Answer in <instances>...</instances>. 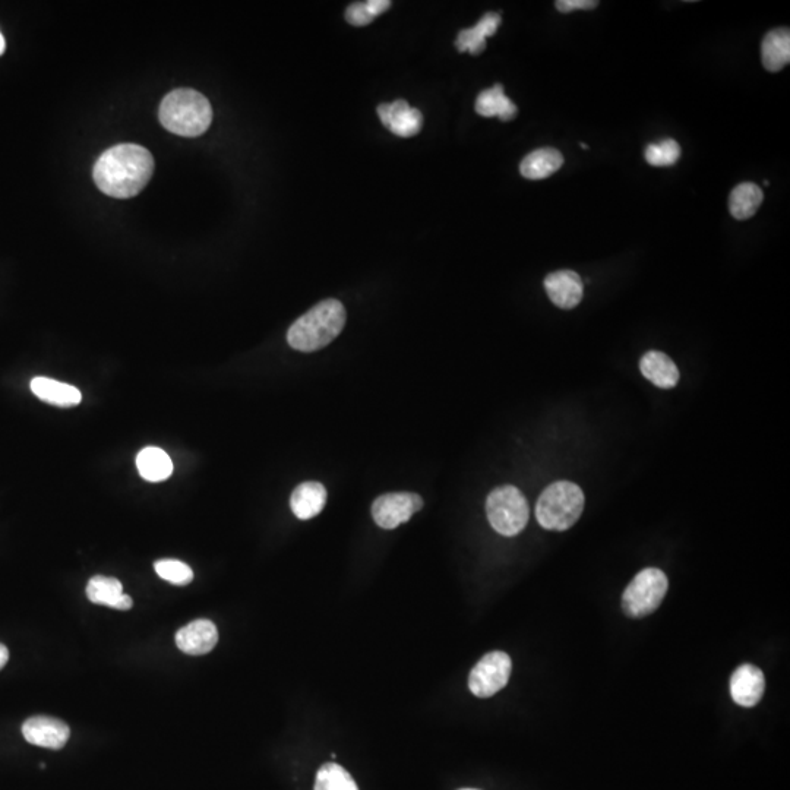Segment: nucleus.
I'll use <instances>...</instances> for the list:
<instances>
[{
    "mask_svg": "<svg viewBox=\"0 0 790 790\" xmlns=\"http://www.w3.org/2000/svg\"><path fill=\"white\" fill-rule=\"evenodd\" d=\"M161 125L180 137L194 138L204 134L213 122V107L201 93L180 88L161 101Z\"/></svg>",
    "mask_w": 790,
    "mask_h": 790,
    "instance_id": "7ed1b4c3",
    "label": "nucleus"
},
{
    "mask_svg": "<svg viewBox=\"0 0 790 790\" xmlns=\"http://www.w3.org/2000/svg\"><path fill=\"white\" fill-rule=\"evenodd\" d=\"M489 523L502 536L513 537L523 532L529 521V504L515 486H501L486 501Z\"/></svg>",
    "mask_w": 790,
    "mask_h": 790,
    "instance_id": "39448f33",
    "label": "nucleus"
},
{
    "mask_svg": "<svg viewBox=\"0 0 790 790\" xmlns=\"http://www.w3.org/2000/svg\"><path fill=\"white\" fill-rule=\"evenodd\" d=\"M154 173L153 154L137 144H120L101 154L94 164L97 188L112 198L137 197Z\"/></svg>",
    "mask_w": 790,
    "mask_h": 790,
    "instance_id": "f257e3e1",
    "label": "nucleus"
},
{
    "mask_svg": "<svg viewBox=\"0 0 790 790\" xmlns=\"http://www.w3.org/2000/svg\"><path fill=\"white\" fill-rule=\"evenodd\" d=\"M564 164V157L555 148H539L524 157L520 164V172L529 180H542L558 172Z\"/></svg>",
    "mask_w": 790,
    "mask_h": 790,
    "instance_id": "aec40b11",
    "label": "nucleus"
},
{
    "mask_svg": "<svg viewBox=\"0 0 790 790\" xmlns=\"http://www.w3.org/2000/svg\"><path fill=\"white\" fill-rule=\"evenodd\" d=\"M463 790H474V789H463Z\"/></svg>",
    "mask_w": 790,
    "mask_h": 790,
    "instance_id": "2f4dec72",
    "label": "nucleus"
},
{
    "mask_svg": "<svg viewBox=\"0 0 790 790\" xmlns=\"http://www.w3.org/2000/svg\"><path fill=\"white\" fill-rule=\"evenodd\" d=\"M555 5L559 12L568 14V12L580 11V9H594L599 3L594 0H558Z\"/></svg>",
    "mask_w": 790,
    "mask_h": 790,
    "instance_id": "cd10ccee",
    "label": "nucleus"
},
{
    "mask_svg": "<svg viewBox=\"0 0 790 790\" xmlns=\"http://www.w3.org/2000/svg\"><path fill=\"white\" fill-rule=\"evenodd\" d=\"M581 148H583V150H587V148H589V147H587L586 144H581Z\"/></svg>",
    "mask_w": 790,
    "mask_h": 790,
    "instance_id": "7c9ffc66",
    "label": "nucleus"
},
{
    "mask_svg": "<svg viewBox=\"0 0 790 790\" xmlns=\"http://www.w3.org/2000/svg\"><path fill=\"white\" fill-rule=\"evenodd\" d=\"M764 194L760 186L752 182H744L733 189L729 198V211L736 220H748L754 217L763 204Z\"/></svg>",
    "mask_w": 790,
    "mask_h": 790,
    "instance_id": "4be33fe9",
    "label": "nucleus"
},
{
    "mask_svg": "<svg viewBox=\"0 0 790 790\" xmlns=\"http://www.w3.org/2000/svg\"><path fill=\"white\" fill-rule=\"evenodd\" d=\"M138 472L148 482H163L173 473L169 455L157 447H147L137 455Z\"/></svg>",
    "mask_w": 790,
    "mask_h": 790,
    "instance_id": "5701e85b",
    "label": "nucleus"
},
{
    "mask_svg": "<svg viewBox=\"0 0 790 790\" xmlns=\"http://www.w3.org/2000/svg\"><path fill=\"white\" fill-rule=\"evenodd\" d=\"M422 508V496L412 492H394L375 499L372 504V517L382 529L393 530L400 524L407 523Z\"/></svg>",
    "mask_w": 790,
    "mask_h": 790,
    "instance_id": "6e6552de",
    "label": "nucleus"
},
{
    "mask_svg": "<svg viewBox=\"0 0 790 790\" xmlns=\"http://www.w3.org/2000/svg\"><path fill=\"white\" fill-rule=\"evenodd\" d=\"M9 660V650L3 644H0V671L5 668Z\"/></svg>",
    "mask_w": 790,
    "mask_h": 790,
    "instance_id": "c85d7f7f",
    "label": "nucleus"
},
{
    "mask_svg": "<svg viewBox=\"0 0 790 790\" xmlns=\"http://www.w3.org/2000/svg\"><path fill=\"white\" fill-rule=\"evenodd\" d=\"M583 510V491L575 483L556 482L540 495L536 518L545 529L564 532L577 523Z\"/></svg>",
    "mask_w": 790,
    "mask_h": 790,
    "instance_id": "20e7f679",
    "label": "nucleus"
},
{
    "mask_svg": "<svg viewBox=\"0 0 790 790\" xmlns=\"http://www.w3.org/2000/svg\"><path fill=\"white\" fill-rule=\"evenodd\" d=\"M218 643V631L214 622L197 619L176 634V646L189 656H202L210 653Z\"/></svg>",
    "mask_w": 790,
    "mask_h": 790,
    "instance_id": "9b49d317",
    "label": "nucleus"
},
{
    "mask_svg": "<svg viewBox=\"0 0 790 790\" xmlns=\"http://www.w3.org/2000/svg\"><path fill=\"white\" fill-rule=\"evenodd\" d=\"M501 21V15L489 12L473 28L461 31L455 40L458 52H470L474 56L480 55L486 49V39L495 36Z\"/></svg>",
    "mask_w": 790,
    "mask_h": 790,
    "instance_id": "f3484780",
    "label": "nucleus"
},
{
    "mask_svg": "<svg viewBox=\"0 0 790 790\" xmlns=\"http://www.w3.org/2000/svg\"><path fill=\"white\" fill-rule=\"evenodd\" d=\"M766 679L761 669L754 665H742L733 672L731 694L733 701L742 707H754L763 698Z\"/></svg>",
    "mask_w": 790,
    "mask_h": 790,
    "instance_id": "ddd939ff",
    "label": "nucleus"
},
{
    "mask_svg": "<svg viewBox=\"0 0 790 790\" xmlns=\"http://www.w3.org/2000/svg\"><path fill=\"white\" fill-rule=\"evenodd\" d=\"M679 157H681V147L675 139H665L659 144L649 145L646 150L647 163L654 167L673 166Z\"/></svg>",
    "mask_w": 790,
    "mask_h": 790,
    "instance_id": "bb28decb",
    "label": "nucleus"
},
{
    "mask_svg": "<svg viewBox=\"0 0 790 790\" xmlns=\"http://www.w3.org/2000/svg\"><path fill=\"white\" fill-rule=\"evenodd\" d=\"M31 391L44 403L56 407H74L81 403L82 395L78 388L55 379L37 376L31 381Z\"/></svg>",
    "mask_w": 790,
    "mask_h": 790,
    "instance_id": "dca6fc26",
    "label": "nucleus"
},
{
    "mask_svg": "<svg viewBox=\"0 0 790 790\" xmlns=\"http://www.w3.org/2000/svg\"><path fill=\"white\" fill-rule=\"evenodd\" d=\"M511 671H513V662L507 653L485 654L470 673V691L479 698L492 697L508 684Z\"/></svg>",
    "mask_w": 790,
    "mask_h": 790,
    "instance_id": "0eeeda50",
    "label": "nucleus"
},
{
    "mask_svg": "<svg viewBox=\"0 0 790 790\" xmlns=\"http://www.w3.org/2000/svg\"><path fill=\"white\" fill-rule=\"evenodd\" d=\"M158 577L175 586H188L194 580V571L188 564L176 559H161L154 564Z\"/></svg>",
    "mask_w": 790,
    "mask_h": 790,
    "instance_id": "a878e982",
    "label": "nucleus"
},
{
    "mask_svg": "<svg viewBox=\"0 0 790 790\" xmlns=\"http://www.w3.org/2000/svg\"><path fill=\"white\" fill-rule=\"evenodd\" d=\"M476 112L483 118H499L502 122H510L517 116V106L505 96L504 87L496 84L479 94Z\"/></svg>",
    "mask_w": 790,
    "mask_h": 790,
    "instance_id": "412c9836",
    "label": "nucleus"
},
{
    "mask_svg": "<svg viewBox=\"0 0 790 790\" xmlns=\"http://www.w3.org/2000/svg\"><path fill=\"white\" fill-rule=\"evenodd\" d=\"M545 289L549 299L558 308L574 309L584 295L583 280L574 271L562 270L545 278Z\"/></svg>",
    "mask_w": 790,
    "mask_h": 790,
    "instance_id": "f8f14e48",
    "label": "nucleus"
},
{
    "mask_svg": "<svg viewBox=\"0 0 790 790\" xmlns=\"http://www.w3.org/2000/svg\"><path fill=\"white\" fill-rule=\"evenodd\" d=\"M346 318L343 303L336 299L322 300L290 327L287 341L299 352H316L336 340L346 325Z\"/></svg>",
    "mask_w": 790,
    "mask_h": 790,
    "instance_id": "f03ea898",
    "label": "nucleus"
},
{
    "mask_svg": "<svg viewBox=\"0 0 790 790\" xmlns=\"http://www.w3.org/2000/svg\"><path fill=\"white\" fill-rule=\"evenodd\" d=\"M87 596L96 605L109 606L118 611H129L132 599L123 593L122 583L116 578L96 575L87 584Z\"/></svg>",
    "mask_w": 790,
    "mask_h": 790,
    "instance_id": "4468645a",
    "label": "nucleus"
},
{
    "mask_svg": "<svg viewBox=\"0 0 790 790\" xmlns=\"http://www.w3.org/2000/svg\"><path fill=\"white\" fill-rule=\"evenodd\" d=\"M5 49H6L5 37H3L2 33H0V55H3V52H5Z\"/></svg>",
    "mask_w": 790,
    "mask_h": 790,
    "instance_id": "c756f323",
    "label": "nucleus"
},
{
    "mask_svg": "<svg viewBox=\"0 0 790 790\" xmlns=\"http://www.w3.org/2000/svg\"><path fill=\"white\" fill-rule=\"evenodd\" d=\"M327 504V489L319 482H305L297 486L290 498V507L299 520H311Z\"/></svg>",
    "mask_w": 790,
    "mask_h": 790,
    "instance_id": "2eb2a0df",
    "label": "nucleus"
},
{
    "mask_svg": "<svg viewBox=\"0 0 790 790\" xmlns=\"http://www.w3.org/2000/svg\"><path fill=\"white\" fill-rule=\"evenodd\" d=\"M761 60L770 72H779L790 62L789 28H776L764 37L761 44Z\"/></svg>",
    "mask_w": 790,
    "mask_h": 790,
    "instance_id": "6ab92c4d",
    "label": "nucleus"
},
{
    "mask_svg": "<svg viewBox=\"0 0 790 790\" xmlns=\"http://www.w3.org/2000/svg\"><path fill=\"white\" fill-rule=\"evenodd\" d=\"M641 374L659 388H673L679 382V371L671 357L665 353L647 352L641 357Z\"/></svg>",
    "mask_w": 790,
    "mask_h": 790,
    "instance_id": "a211bd4d",
    "label": "nucleus"
},
{
    "mask_svg": "<svg viewBox=\"0 0 790 790\" xmlns=\"http://www.w3.org/2000/svg\"><path fill=\"white\" fill-rule=\"evenodd\" d=\"M378 116L382 125L401 138L415 137L422 131L423 116L413 109L406 100H395L393 103H382L378 107Z\"/></svg>",
    "mask_w": 790,
    "mask_h": 790,
    "instance_id": "9d476101",
    "label": "nucleus"
},
{
    "mask_svg": "<svg viewBox=\"0 0 790 790\" xmlns=\"http://www.w3.org/2000/svg\"><path fill=\"white\" fill-rule=\"evenodd\" d=\"M315 790H359L349 771L336 763H327L316 774Z\"/></svg>",
    "mask_w": 790,
    "mask_h": 790,
    "instance_id": "b1692460",
    "label": "nucleus"
},
{
    "mask_svg": "<svg viewBox=\"0 0 790 790\" xmlns=\"http://www.w3.org/2000/svg\"><path fill=\"white\" fill-rule=\"evenodd\" d=\"M25 741L47 750H60L65 747L71 736V729L65 722L53 717L36 716L25 720L22 725Z\"/></svg>",
    "mask_w": 790,
    "mask_h": 790,
    "instance_id": "1a4fd4ad",
    "label": "nucleus"
},
{
    "mask_svg": "<svg viewBox=\"0 0 790 790\" xmlns=\"http://www.w3.org/2000/svg\"><path fill=\"white\" fill-rule=\"evenodd\" d=\"M390 0H368V2H357L347 8L346 20L355 27H365L371 24L379 15L384 14L390 9Z\"/></svg>",
    "mask_w": 790,
    "mask_h": 790,
    "instance_id": "393cba45",
    "label": "nucleus"
},
{
    "mask_svg": "<svg viewBox=\"0 0 790 790\" xmlns=\"http://www.w3.org/2000/svg\"><path fill=\"white\" fill-rule=\"evenodd\" d=\"M669 581L663 571L646 568L635 575L622 596V609L631 618H644L657 611L668 593Z\"/></svg>",
    "mask_w": 790,
    "mask_h": 790,
    "instance_id": "423d86ee",
    "label": "nucleus"
}]
</instances>
